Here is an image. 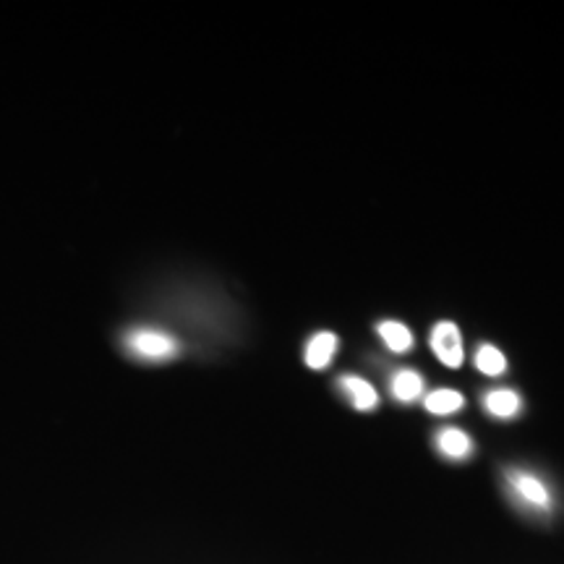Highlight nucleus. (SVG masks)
<instances>
[{
    "label": "nucleus",
    "mask_w": 564,
    "mask_h": 564,
    "mask_svg": "<svg viewBox=\"0 0 564 564\" xmlns=\"http://www.w3.org/2000/svg\"><path fill=\"white\" fill-rule=\"evenodd\" d=\"M510 486L525 505L535 507V510H549V507H552V494H549L544 481H541V478H535L533 474H525V470H512Z\"/></svg>",
    "instance_id": "f03ea898"
},
{
    "label": "nucleus",
    "mask_w": 564,
    "mask_h": 564,
    "mask_svg": "<svg viewBox=\"0 0 564 564\" xmlns=\"http://www.w3.org/2000/svg\"><path fill=\"white\" fill-rule=\"evenodd\" d=\"M340 387H343V392L350 398L352 408H358V411H373V408L379 405L377 390H373V387L361 377H343Z\"/></svg>",
    "instance_id": "423d86ee"
},
{
    "label": "nucleus",
    "mask_w": 564,
    "mask_h": 564,
    "mask_svg": "<svg viewBox=\"0 0 564 564\" xmlns=\"http://www.w3.org/2000/svg\"><path fill=\"white\" fill-rule=\"evenodd\" d=\"M131 348L144 358H171L175 356V340L167 335L152 333V329H139L131 335Z\"/></svg>",
    "instance_id": "7ed1b4c3"
},
{
    "label": "nucleus",
    "mask_w": 564,
    "mask_h": 564,
    "mask_svg": "<svg viewBox=\"0 0 564 564\" xmlns=\"http://www.w3.org/2000/svg\"><path fill=\"white\" fill-rule=\"evenodd\" d=\"M392 394L400 403H415L423 394V377L413 369H403L392 377Z\"/></svg>",
    "instance_id": "6e6552de"
},
{
    "label": "nucleus",
    "mask_w": 564,
    "mask_h": 564,
    "mask_svg": "<svg viewBox=\"0 0 564 564\" xmlns=\"http://www.w3.org/2000/svg\"><path fill=\"white\" fill-rule=\"evenodd\" d=\"M463 405H465V398L455 390H436L432 394H426V411L434 415L457 413Z\"/></svg>",
    "instance_id": "9d476101"
},
{
    "label": "nucleus",
    "mask_w": 564,
    "mask_h": 564,
    "mask_svg": "<svg viewBox=\"0 0 564 564\" xmlns=\"http://www.w3.org/2000/svg\"><path fill=\"white\" fill-rule=\"evenodd\" d=\"M432 350L436 352V358L449 369H460L465 361V350H463V337L460 329H457L455 322H440L432 329Z\"/></svg>",
    "instance_id": "f257e3e1"
},
{
    "label": "nucleus",
    "mask_w": 564,
    "mask_h": 564,
    "mask_svg": "<svg viewBox=\"0 0 564 564\" xmlns=\"http://www.w3.org/2000/svg\"><path fill=\"white\" fill-rule=\"evenodd\" d=\"M377 333L382 340L387 343V348H390L392 352H408L413 348V335L411 329L405 327L403 322H382L377 327Z\"/></svg>",
    "instance_id": "1a4fd4ad"
},
{
    "label": "nucleus",
    "mask_w": 564,
    "mask_h": 564,
    "mask_svg": "<svg viewBox=\"0 0 564 564\" xmlns=\"http://www.w3.org/2000/svg\"><path fill=\"white\" fill-rule=\"evenodd\" d=\"M484 408L489 411L494 419H514L523 408V400L514 390H491L486 392Z\"/></svg>",
    "instance_id": "39448f33"
},
{
    "label": "nucleus",
    "mask_w": 564,
    "mask_h": 564,
    "mask_svg": "<svg viewBox=\"0 0 564 564\" xmlns=\"http://www.w3.org/2000/svg\"><path fill=\"white\" fill-rule=\"evenodd\" d=\"M476 366L478 371L486 373V377H502L507 371V358L505 352L494 345H481L476 352Z\"/></svg>",
    "instance_id": "9b49d317"
},
{
    "label": "nucleus",
    "mask_w": 564,
    "mask_h": 564,
    "mask_svg": "<svg viewBox=\"0 0 564 564\" xmlns=\"http://www.w3.org/2000/svg\"><path fill=\"white\" fill-rule=\"evenodd\" d=\"M337 345H340V343H337V335H333V333L314 335L306 345V366H308V369H314V371L327 369V366L333 364Z\"/></svg>",
    "instance_id": "20e7f679"
},
{
    "label": "nucleus",
    "mask_w": 564,
    "mask_h": 564,
    "mask_svg": "<svg viewBox=\"0 0 564 564\" xmlns=\"http://www.w3.org/2000/svg\"><path fill=\"white\" fill-rule=\"evenodd\" d=\"M436 447H440V453L444 457H449V460H465L470 453H474V442H470V436L460 432V429H444L436 436Z\"/></svg>",
    "instance_id": "0eeeda50"
}]
</instances>
